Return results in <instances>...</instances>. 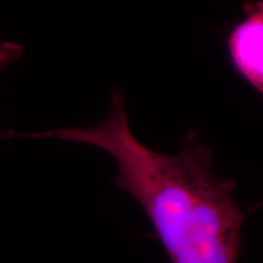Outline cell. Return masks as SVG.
Instances as JSON below:
<instances>
[{
    "instance_id": "3",
    "label": "cell",
    "mask_w": 263,
    "mask_h": 263,
    "mask_svg": "<svg viewBox=\"0 0 263 263\" xmlns=\"http://www.w3.org/2000/svg\"><path fill=\"white\" fill-rule=\"evenodd\" d=\"M24 48L14 42H0V72L21 58Z\"/></svg>"
},
{
    "instance_id": "1",
    "label": "cell",
    "mask_w": 263,
    "mask_h": 263,
    "mask_svg": "<svg viewBox=\"0 0 263 263\" xmlns=\"http://www.w3.org/2000/svg\"><path fill=\"white\" fill-rule=\"evenodd\" d=\"M106 120L88 128L21 134L99 147L116 161L114 182L139 203L172 263H238L246 213L236 203V183L213 172V156L189 130L174 155L156 153L132 133L122 89L111 98Z\"/></svg>"
},
{
    "instance_id": "2",
    "label": "cell",
    "mask_w": 263,
    "mask_h": 263,
    "mask_svg": "<svg viewBox=\"0 0 263 263\" xmlns=\"http://www.w3.org/2000/svg\"><path fill=\"white\" fill-rule=\"evenodd\" d=\"M230 66L258 94L263 91V2H245L244 17L226 38Z\"/></svg>"
}]
</instances>
